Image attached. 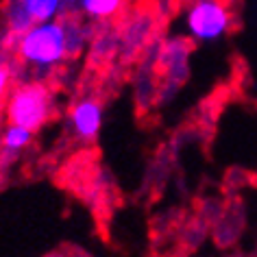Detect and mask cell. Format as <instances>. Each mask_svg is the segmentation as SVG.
Listing matches in <instances>:
<instances>
[{
    "label": "cell",
    "mask_w": 257,
    "mask_h": 257,
    "mask_svg": "<svg viewBox=\"0 0 257 257\" xmlns=\"http://www.w3.org/2000/svg\"><path fill=\"white\" fill-rule=\"evenodd\" d=\"M74 48L72 29L66 20L35 24L31 31L16 40V53L24 66L48 72L70 57Z\"/></svg>",
    "instance_id": "6da1fadb"
},
{
    "label": "cell",
    "mask_w": 257,
    "mask_h": 257,
    "mask_svg": "<svg viewBox=\"0 0 257 257\" xmlns=\"http://www.w3.org/2000/svg\"><path fill=\"white\" fill-rule=\"evenodd\" d=\"M55 98L50 89L40 81L20 83L11 89L7 98V120L9 124L22 126L35 133L46 124L53 115Z\"/></svg>",
    "instance_id": "7a4b0ae2"
},
{
    "label": "cell",
    "mask_w": 257,
    "mask_h": 257,
    "mask_svg": "<svg viewBox=\"0 0 257 257\" xmlns=\"http://www.w3.org/2000/svg\"><path fill=\"white\" fill-rule=\"evenodd\" d=\"M233 27V14L229 5L218 0H198L192 3L183 14V29L198 44L220 42Z\"/></svg>",
    "instance_id": "3957f363"
},
{
    "label": "cell",
    "mask_w": 257,
    "mask_h": 257,
    "mask_svg": "<svg viewBox=\"0 0 257 257\" xmlns=\"http://www.w3.org/2000/svg\"><path fill=\"white\" fill-rule=\"evenodd\" d=\"M68 122L72 133L83 142H89L100 133L102 122H105V109L102 102L87 96V98H79L70 107L68 111Z\"/></svg>",
    "instance_id": "277c9868"
},
{
    "label": "cell",
    "mask_w": 257,
    "mask_h": 257,
    "mask_svg": "<svg viewBox=\"0 0 257 257\" xmlns=\"http://www.w3.org/2000/svg\"><path fill=\"white\" fill-rule=\"evenodd\" d=\"M33 27H35V22L29 11L27 0H16V3H9L7 7H5V29H7L11 35H16V40Z\"/></svg>",
    "instance_id": "5b68a950"
},
{
    "label": "cell",
    "mask_w": 257,
    "mask_h": 257,
    "mask_svg": "<svg viewBox=\"0 0 257 257\" xmlns=\"http://www.w3.org/2000/svg\"><path fill=\"white\" fill-rule=\"evenodd\" d=\"M31 142H33V133L16 124H7L0 136V149L7 155H20L22 151L29 149Z\"/></svg>",
    "instance_id": "8992f818"
},
{
    "label": "cell",
    "mask_w": 257,
    "mask_h": 257,
    "mask_svg": "<svg viewBox=\"0 0 257 257\" xmlns=\"http://www.w3.org/2000/svg\"><path fill=\"white\" fill-rule=\"evenodd\" d=\"M27 5L35 24L61 20L63 7H66V3H61V0H27Z\"/></svg>",
    "instance_id": "52a82bcc"
},
{
    "label": "cell",
    "mask_w": 257,
    "mask_h": 257,
    "mask_svg": "<svg viewBox=\"0 0 257 257\" xmlns=\"http://www.w3.org/2000/svg\"><path fill=\"white\" fill-rule=\"evenodd\" d=\"M79 7L81 14L92 18V20H109V18L120 14L124 3L122 0H83L79 3Z\"/></svg>",
    "instance_id": "ba28073f"
},
{
    "label": "cell",
    "mask_w": 257,
    "mask_h": 257,
    "mask_svg": "<svg viewBox=\"0 0 257 257\" xmlns=\"http://www.w3.org/2000/svg\"><path fill=\"white\" fill-rule=\"evenodd\" d=\"M11 94V68L0 59V102Z\"/></svg>",
    "instance_id": "9c48e42d"
}]
</instances>
